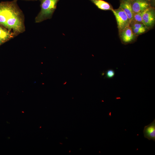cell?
Returning a JSON list of instances; mask_svg holds the SVG:
<instances>
[{"label":"cell","mask_w":155,"mask_h":155,"mask_svg":"<svg viewBox=\"0 0 155 155\" xmlns=\"http://www.w3.org/2000/svg\"><path fill=\"white\" fill-rule=\"evenodd\" d=\"M18 0L0 2V26L17 36L26 30L24 16L17 4Z\"/></svg>","instance_id":"6da1fadb"},{"label":"cell","mask_w":155,"mask_h":155,"mask_svg":"<svg viewBox=\"0 0 155 155\" xmlns=\"http://www.w3.org/2000/svg\"><path fill=\"white\" fill-rule=\"evenodd\" d=\"M40 2V10L36 17L35 22L40 23L51 19L56 9L59 0H39Z\"/></svg>","instance_id":"7a4b0ae2"},{"label":"cell","mask_w":155,"mask_h":155,"mask_svg":"<svg viewBox=\"0 0 155 155\" xmlns=\"http://www.w3.org/2000/svg\"><path fill=\"white\" fill-rule=\"evenodd\" d=\"M111 11L116 19L119 33L129 26L130 21L124 11L120 7L113 9Z\"/></svg>","instance_id":"3957f363"},{"label":"cell","mask_w":155,"mask_h":155,"mask_svg":"<svg viewBox=\"0 0 155 155\" xmlns=\"http://www.w3.org/2000/svg\"><path fill=\"white\" fill-rule=\"evenodd\" d=\"M142 23L148 29L152 28L155 23V10L154 7H150L144 11L142 15Z\"/></svg>","instance_id":"277c9868"},{"label":"cell","mask_w":155,"mask_h":155,"mask_svg":"<svg viewBox=\"0 0 155 155\" xmlns=\"http://www.w3.org/2000/svg\"><path fill=\"white\" fill-rule=\"evenodd\" d=\"M154 0H131V7L133 13L142 12L150 7L153 6Z\"/></svg>","instance_id":"5b68a950"},{"label":"cell","mask_w":155,"mask_h":155,"mask_svg":"<svg viewBox=\"0 0 155 155\" xmlns=\"http://www.w3.org/2000/svg\"><path fill=\"white\" fill-rule=\"evenodd\" d=\"M119 33L122 42L125 44L134 42L137 36L133 33L130 26L125 28Z\"/></svg>","instance_id":"8992f818"},{"label":"cell","mask_w":155,"mask_h":155,"mask_svg":"<svg viewBox=\"0 0 155 155\" xmlns=\"http://www.w3.org/2000/svg\"><path fill=\"white\" fill-rule=\"evenodd\" d=\"M144 137L149 140L155 141V119L147 126L144 127L143 130Z\"/></svg>","instance_id":"52a82bcc"},{"label":"cell","mask_w":155,"mask_h":155,"mask_svg":"<svg viewBox=\"0 0 155 155\" xmlns=\"http://www.w3.org/2000/svg\"><path fill=\"white\" fill-rule=\"evenodd\" d=\"M120 1L119 7L121 8L126 13L130 23L134 14L132 9L131 0H120Z\"/></svg>","instance_id":"ba28073f"},{"label":"cell","mask_w":155,"mask_h":155,"mask_svg":"<svg viewBox=\"0 0 155 155\" xmlns=\"http://www.w3.org/2000/svg\"><path fill=\"white\" fill-rule=\"evenodd\" d=\"M17 36L12 32L0 26V40L3 43Z\"/></svg>","instance_id":"9c48e42d"},{"label":"cell","mask_w":155,"mask_h":155,"mask_svg":"<svg viewBox=\"0 0 155 155\" xmlns=\"http://www.w3.org/2000/svg\"><path fill=\"white\" fill-rule=\"evenodd\" d=\"M99 9L104 11L111 10L113 9L112 5L103 0H90Z\"/></svg>","instance_id":"30bf717a"},{"label":"cell","mask_w":155,"mask_h":155,"mask_svg":"<svg viewBox=\"0 0 155 155\" xmlns=\"http://www.w3.org/2000/svg\"><path fill=\"white\" fill-rule=\"evenodd\" d=\"M142 12H140L134 13L132 20L130 23L136 22L142 23Z\"/></svg>","instance_id":"8fae6325"},{"label":"cell","mask_w":155,"mask_h":155,"mask_svg":"<svg viewBox=\"0 0 155 155\" xmlns=\"http://www.w3.org/2000/svg\"><path fill=\"white\" fill-rule=\"evenodd\" d=\"M131 28H147L143 23L131 22L130 24Z\"/></svg>","instance_id":"7c38bea8"},{"label":"cell","mask_w":155,"mask_h":155,"mask_svg":"<svg viewBox=\"0 0 155 155\" xmlns=\"http://www.w3.org/2000/svg\"><path fill=\"white\" fill-rule=\"evenodd\" d=\"M132 30L135 35L137 36L142 34L147 31V28H131Z\"/></svg>","instance_id":"4fadbf2b"},{"label":"cell","mask_w":155,"mask_h":155,"mask_svg":"<svg viewBox=\"0 0 155 155\" xmlns=\"http://www.w3.org/2000/svg\"><path fill=\"white\" fill-rule=\"evenodd\" d=\"M115 75V72L112 69H109L107 70L105 74L106 77L108 79L113 78Z\"/></svg>","instance_id":"5bb4252c"},{"label":"cell","mask_w":155,"mask_h":155,"mask_svg":"<svg viewBox=\"0 0 155 155\" xmlns=\"http://www.w3.org/2000/svg\"><path fill=\"white\" fill-rule=\"evenodd\" d=\"M23 1H37L38 0H21Z\"/></svg>","instance_id":"9a60e30c"},{"label":"cell","mask_w":155,"mask_h":155,"mask_svg":"<svg viewBox=\"0 0 155 155\" xmlns=\"http://www.w3.org/2000/svg\"><path fill=\"white\" fill-rule=\"evenodd\" d=\"M3 43L0 40V46Z\"/></svg>","instance_id":"2e32d148"}]
</instances>
